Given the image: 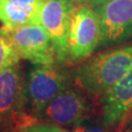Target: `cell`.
<instances>
[{
	"instance_id": "obj_3",
	"label": "cell",
	"mask_w": 132,
	"mask_h": 132,
	"mask_svg": "<svg viewBox=\"0 0 132 132\" xmlns=\"http://www.w3.org/2000/svg\"><path fill=\"white\" fill-rule=\"evenodd\" d=\"M67 85L66 73L55 64L34 65L26 80L27 105H29L30 113L38 120L45 107Z\"/></svg>"
},
{
	"instance_id": "obj_10",
	"label": "cell",
	"mask_w": 132,
	"mask_h": 132,
	"mask_svg": "<svg viewBox=\"0 0 132 132\" xmlns=\"http://www.w3.org/2000/svg\"><path fill=\"white\" fill-rule=\"evenodd\" d=\"M46 0H0V22L5 28L40 24V14Z\"/></svg>"
},
{
	"instance_id": "obj_6",
	"label": "cell",
	"mask_w": 132,
	"mask_h": 132,
	"mask_svg": "<svg viewBox=\"0 0 132 132\" xmlns=\"http://www.w3.org/2000/svg\"><path fill=\"white\" fill-rule=\"evenodd\" d=\"M102 44L122 41L132 35V0H108L96 7Z\"/></svg>"
},
{
	"instance_id": "obj_12",
	"label": "cell",
	"mask_w": 132,
	"mask_h": 132,
	"mask_svg": "<svg viewBox=\"0 0 132 132\" xmlns=\"http://www.w3.org/2000/svg\"><path fill=\"white\" fill-rule=\"evenodd\" d=\"M37 122V119L30 113L22 117L0 120V132H22V129L31 123Z\"/></svg>"
},
{
	"instance_id": "obj_7",
	"label": "cell",
	"mask_w": 132,
	"mask_h": 132,
	"mask_svg": "<svg viewBox=\"0 0 132 132\" xmlns=\"http://www.w3.org/2000/svg\"><path fill=\"white\" fill-rule=\"evenodd\" d=\"M89 113L85 98L71 88L64 89L45 107L38 119L62 126L76 125L83 121Z\"/></svg>"
},
{
	"instance_id": "obj_11",
	"label": "cell",
	"mask_w": 132,
	"mask_h": 132,
	"mask_svg": "<svg viewBox=\"0 0 132 132\" xmlns=\"http://www.w3.org/2000/svg\"><path fill=\"white\" fill-rule=\"evenodd\" d=\"M21 59L4 29L0 28V72L8 67L18 64Z\"/></svg>"
},
{
	"instance_id": "obj_8",
	"label": "cell",
	"mask_w": 132,
	"mask_h": 132,
	"mask_svg": "<svg viewBox=\"0 0 132 132\" xmlns=\"http://www.w3.org/2000/svg\"><path fill=\"white\" fill-rule=\"evenodd\" d=\"M26 106V80L18 63L0 72V120L29 113Z\"/></svg>"
},
{
	"instance_id": "obj_1",
	"label": "cell",
	"mask_w": 132,
	"mask_h": 132,
	"mask_svg": "<svg viewBox=\"0 0 132 132\" xmlns=\"http://www.w3.org/2000/svg\"><path fill=\"white\" fill-rule=\"evenodd\" d=\"M132 68V44L108 50L76 70V84L88 94L102 96Z\"/></svg>"
},
{
	"instance_id": "obj_2",
	"label": "cell",
	"mask_w": 132,
	"mask_h": 132,
	"mask_svg": "<svg viewBox=\"0 0 132 132\" xmlns=\"http://www.w3.org/2000/svg\"><path fill=\"white\" fill-rule=\"evenodd\" d=\"M100 40L101 26L97 12L89 5L76 7L69 28L68 62L77 63L86 59L100 45Z\"/></svg>"
},
{
	"instance_id": "obj_4",
	"label": "cell",
	"mask_w": 132,
	"mask_h": 132,
	"mask_svg": "<svg viewBox=\"0 0 132 132\" xmlns=\"http://www.w3.org/2000/svg\"><path fill=\"white\" fill-rule=\"evenodd\" d=\"M2 28L21 58L33 65H52L57 61L52 40L40 24Z\"/></svg>"
},
{
	"instance_id": "obj_15",
	"label": "cell",
	"mask_w": 132,
	"mask_h": 132,
	"mask_svg": "<svg viewBox=\"0 0 132 132\" xmlns=\"http://www.w3.org/2000/svg\"><path fill=\"white\" fill-rule=\"evenodd\" d=\"M89 6L91 7H97V6H99L100 4H102V3H104L106 1H108V0H85Z\"/></svg>"
},
{
	"instance_id": "obj_9",
	"label": "cell",
	"mask_w": 132,
	"mask_h": 132,
	"mask_svg": "<svg viewBox=\"0 0 132 132\" xmlns=\"http://www.w3.org/2000/svg\"><path fill=\"white\" fill-rule=\"evenodd\" d=\"M101 106L106 126L124 121L132 107V68L102 95Z\"/></svg>"
},
{
	"instance_id": "obj_5",
	"label": "cell",
	"mask_w": 132,
	"mask_h": 132,
	"mask_svg": "<svg viewBox=\"0 0 132 132\" xmlns=\"http://www.w3.org/2000/svg\"><path fill=\"white\" fill-rule=\"evenodd\" d=\"M75 9L73 0H46L41 10L40 24L52 40L59 63L69 60L68 36Z\"/></svg>"
},
{
	"instance_id": "obj_13",
	"label": "cell",
	"mask_w": 132,
	"mask_h": 132,
	"mask_svg": "<svg viewBox=\"0 0 132 132\" xmlns=\"http://www.w3.org/2000/svg\"><path fill=\"white\" fill-rule=\"evenodd\" d=\"M22 132H69L66 128L62 127V125H59L57 123L48 122H34L29 125L24 126L22 129Z\"/></svg>"
},
{
	"instance_id": "obj_14",
	"label": "cell",
	"mask_w": 132,
	"mask_h": 132,
	"mask_svg": "<svg viewBox=\"0 0 132 132\" xmlns=\"http://www.w3.org/2000/svg\"><path fill=\"white\" fill-rule=\"evenodd\" d=\"M71 132H107L106 129L96 125H87L83 124V121L77 123L75 125V127Z\"/></svg>"
},
{
	"instance_id": "obj_16",
	"label": "cell",
	"mask_w": 132,
	"mask_h": 132,
	"mask_svg": "<svg viewBox=\"0 0 132 132\" xmlns=\"http://www.w3.org/2000/svg\"><path fill=\"white\" fill-rule=\"evenodd\" d=\"M126 119H132V107H131V109L129 110V112H128L127 116H126V118H125L124 120H126Z\"/></svg>"
},
{
	"instance_id": "obj_18",
	"label": "cell",
	"mask_w": 132,
	"mask_h": 132,
	"mask_svg": "<svg viewBox=\"0 0 132 132\" xmlns=\"http://www.w3.org/2000/svg\"><path fill=\"white\" fill-rule=\"evenodd\" d=\"M73 1H75V2H76V1H80V0H73Z\"/></svg>"
},
{
	"instance_id": "obj_17",
	"label": "cell",
	"mask_w": 132,
	"mask_h": 132,
	"mask_svg": "<svg viewBox=\"0 0 132 132\" xmlns=\"http://www.w3.org/2000/svg\"><path fill=\"white\" fill-rule=\"evenodd\" d=\"M130 120H131V121H130L129 125L126 127V129H125V131L124 132H132V119H130Z\"/></svg>"
}]
</instances>
